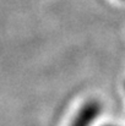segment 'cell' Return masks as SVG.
<instances>
[{
  "instance_id": "obj_1",
  "label": "cell",
  "mask_w": 125,
  "mask_h": 126,
  "mask_svg": "<svg viewBox=\"0 0 125 126\" xmlns=\"http://www.w3.org/2000/svg\"><path fill=\"white\" fill-rule=\"evenodd\" d=\"M102 107L97 100H88L80 108L70 126H91L101 114Z\"/></svg>"
},
{
  "instance_id": "obj_2",
  "label": "cell",
  "mask_w": 125,
  "mask_h": 126,
  "mask_svg": "<svg viewBox=\"0 0 125 126\" xmlns=\"http://www.w3.org/2000/svg\"><path fill=\"white\" fill-rule=\"evenodd\" d=\"M106 126H112V125H106Z\"/></svg>"
}]
</instances>
